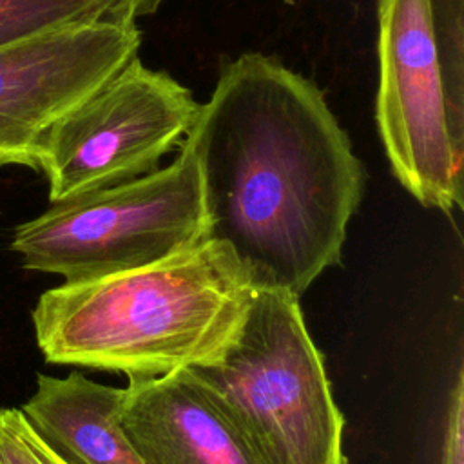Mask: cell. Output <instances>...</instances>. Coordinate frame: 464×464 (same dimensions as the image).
<instances>
[{
  "label": "cell",
  "mask_w": 464,
  "mask_h": 464,
  "mask_svg": "<svg viewBox=\"0 0 464 464\" xmlns=\"http://www.w3.org/2000/svg\"><path fill=\"white\" fill-rule=\"evenodd\" d=\"M185 141L201 167L212 237L256 286L301 297L339 265L366 176L312 80L245 53L221 67Z\"/></svg>",
  "instance_id": "1"
},
{
  "label": "cell",
  "mask_w": 464,
  "mask_h": 464,
  "mask_svg": "<svg viewBox=\"0 0 464 464\" xmlns=\"http://www.w3.org/2000/svg\"><path fill=\"white\" fill-rule=\"evenodd\" d=\"M254 281L208 239L163 261L45 290L31 312L47 362L161 377L216 362L248 312Z\"/></svg>",
  "instance_id": "2"
},
{
  "label": "cell",
  "mask_w": 464,
  "mask_h": 464,
  "mask_svg": "<svg viewBox=\"0 0 464 464\" xmlns=\"http://www.w3.org/2000/svg\"><path fill=\"white\" fill-rule=\"evenodd\" d=\"M299 299L256 286L223 355L190 370L259 464H348L344 415Z\"/></svg>",
  "instance_id": "3"
},
{
  "label": "cell",
  "mask_w": 464,
  "mask_h": 464,
  "mask_svg": "<svg viewBox=\"0 0 464 464\" xmlns=\"http://www.w3.org/2000/svg\"><path fill=\"white\" fill-rule=\"evenodd\" d=\"M375 120L399 183L424 207H462L464 0H379Z\"/></svg>",
  "instance_id": "4"
},
{
  "label": "cell",
  "mask_w": 464,
  "mask_h": 464,
  "mask_svg": "<svg viewBox=\"0 0 464 464\" xmlns=\"http://www.w3.org/2000/svg\"><path fill=\"white\" fill-rule=\"evenodd\" d=\"M208 239L201 167L183 140L167 167L51 203L14 228L11 250L27 270L82 281L141 268Z\"/></svg>",
  "instance_id": "5"
},
{
  "label": "cell",
  "mask_w": 464,
  "mask_h": 464,
  "mask_svg": "<svg viewBox=\"0 0 464 464\" xmlns=\"http://www.w3.org/2000/svg\"><path fill=\"white\" fill-rule=\"evenodd\" d=\"M199 109L190 89L132 58L45 134L38 169L49 201L156 170L190 132Z\"/></svg>",
  "instance_id": "6"
},
{
  "label": "cell",
  "mask_w": 464,
  "mask_h": 464,
  "mask_svg": "<svg viewBox=\"0 0 464 464\" xmlns=\"http://www.w3.org/2000/svg\"><path fill=\"white\" fill-rule=\"evenodd\" d=\"M136 24H83L0 45V165L38 169L45 134L138 56Z\"/></svg>",
  "instance_id": "7"
},
{
  "label": "cell",
  "mask_w": 464,
  "mask_h": 464,
  "mask_svg": "<svg viewBox=\"0 0 464 464\" xmlns=\"http://www.w3.org/2000/svg\"><path fill=\"white\" fill-rule=\"evenodd\" d=\"M120 419L145 464H259L190 368L130 377Z\"/></svg>",
  "instance_id": "8"
},
{
  "label": "cell",
  "mask_w": 464,
  "mask_h": 464,
  "mask_svg": "<svg viewBox=\"0 0 464 464\" xmlns=\"http://www.w3.org/2000/svg\"><path fill=\"white\" fill-rule=\"evenodd\" d=\"M120 402L121 388L82 372L38 373L36 390L20 410L74 464H145L121 426Z\"/></svg>",
  "instance_id": "9"
},
{
  "label": "cell",
  "mask_w": 464,
  "mask_h": 464,
  "mask_svg": "<svg viewBox=\"0 0 464 464\" xmlns=\"http://www.w3.org/2000/svg\"><path fill=\"white\" fill-rule=\"evenodd\" d=\"M163 0H0V45L83 24H136Z\"/></svg>",
  "instance_id": "10"
},
{
  "label": "cell",
  "mask_w": 464,
  "mask_h": 464,
  "mask_svg": "<svg viewBox=\"0 0 464 464\" xmlns=\"http://www.w3.org/2000/svg\"><path fill=\"white\" fill-rule=\"evenodd\" d=\"M0 464H74L62 455L20 408H0Z\"/></svg>",
  "instance_id": "11"
},
{
  "label": "cell",
  "mask_w": 464,
  "mask_h": 464,
  "mask_svg": "<svg viewBox=\"0 0 464 464\" xmlns=\"http://www.w3.org/2000/svg\"><path fill=\"white\" fill-rule=\"evenodd\" d=\"M439 464H464V375L459 368L448 395Z\"/></svg>",
  "instance_id": "12"
}]
</instances>
